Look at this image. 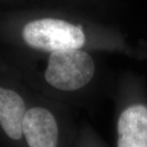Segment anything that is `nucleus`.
<instances>
[{
    "label": "nucleus",
    "instance_id": "20e7f679",
    "mask_svg": "<svg viewBox=\"0 0 147 147\" xmlns=\"http://www.w3.org/2000/svg\"><path fill=\"white\" fill-rule=\"evenodd\" d=\"M118 147H147V107L127 108L118 122Z\"/></svg>",
    "mask_w": 147,
    "mask_h": 147
},
{
    "label": "nucleus",
    "instance_id": "f03ea898",
    "mask_svg": "<svg viewBox=\"0 0 147 147\" xmlns=\"http://www.w3.org/2000/svg\"><path fill=\"white\" fill-rule=\"evenodd\" d=\"M22 38L32 48L49 53L81 48L86 41L82 27L54 18L27 23L23 28Z\"/></svg>",
    "mask_w": 147,
    "mask_h": 147
},
{
    "label": "nucleus",
    "instance_id": "39448f33",
    "mask_svg": "<svg viewBox=\"0 0 147 147\" xmlns=\"http://www.w3.org/2000/svg\"><path fill=\"white\" fill-rule=\"evenodd\" d=\"M26 112V104L20 95L0 87V126L11 139L19 140L22 137Z\"/></svg>",
    "mask_w": 147,
    "mask_h": 147
},
{
    "label": "nucleus",
    "instance_id": "7ed1b4c3",
    "mask_svg": "<svg viewBox=\"0 0 147 147\" xmlns=\"http://www.w3.org/2000/svg\"><path fill=\"white\" fill-rule=\"evenodd\" d=\"M22 131L29 147L57 146V123L53 114L47 109L34 107L27 110Z\"/></svg>",
    "mask_w": 147,
    "mask_h": 147
},
{
    "label": "nucleus",
    "instance_id": "f257e3e1",
    "mask_svg": "<svg viewBox=\"0 0 147 147\" xmlns=\"http://www.w3.org/2000/svg\"><path fill=\"white\" fill-rule=\"evenodd\" d=\"M94 73L92 57L80 48H74L51 53L44 76L54 88L71 92L86 86Z\"/></svg>",
    "mask_w": 147,
    "mask_h": 147
}]
</instances>
